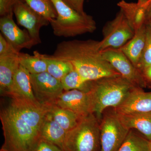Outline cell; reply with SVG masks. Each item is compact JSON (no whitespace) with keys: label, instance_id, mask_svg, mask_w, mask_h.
<instances>
[{"label":"cell","instance_id":"cell-13","mask_svg":"<svg viewBox=\"0 0 151 151\" xmlns=\"http://www.w3.org/2000/svg\"><path fill=\"white\" fill-rule=\"evenodd\" d=\"M9 97L37 106H42L37 100L33 92L30 74L20 64L14 76Z\"/></svg>","mask_w":151,"mask_h":151},{"label":"cell","instance_id":"cell-22","mask_svg":"<svg viewBox=\"0 0 151 151\" xmlns=\"http://www.w3.org/2000/svg\"><path fill=\"white\" fill-rule=\"evenodd\" d=\"M34 55L19 52L18 58L20 64L31 74L46 72L47 65L44 60L40 56L38 52H34Z\"/></svg>","mask_w":151,"mask_h":151},{"label":"cell","instance_id":"cell-32","mask_svg":"<svg viewBox=\"0 0 151 151\" xmlns=\"http://www.w3.org/2000/svg\"><path fill=\"white\" fill-rule=\"evenodd\" d=\"M147 6V7L146 11V22L151 20V1L148 3Z\"/></svg>","mask_w":151,"mask_h":151},{"label":"cell","instance_id":"cell-16","mask_svg":"<svg viewBox=\"0 0 151 151\" xmlns=\"http://www.w3.org/2000/svg\"><path fill=\"white\" fill-rule=\"evenodd\" d=\"M118 114L122 124L127 129L138 131L148 140L151 141V112Z\"/></svg>","mask_w":151,"mask_h":151},{"label":"cell","instance_id":"cell-29","mask_svg":"<svg viewBox=\"0 0 151 151\" xmlns=\"http://www.w3.org/2000/svg\"><path fill=\"white\" fill-rule=\"evenodd\" d=\"M14 51H16L15 50L9 43L3 35L0 34V56L5 55Z\"/></svg>","mask_w":151,"mask_h":151},{"label":"cell","instance_id":"cell-35","mask_svg":"<svg viewBox=\"0 0 151 151\" xmlns=\"http://www.w3.org/2000/svg\"><path fill=\"white\" fill-rule=\"evenodd\" d=\"M148 22H151V20L149 21H148Z\"/></svg>","mask_w":151,"mask_h":151},{"label":"cell","instance_id":"cell-20","mask_svg":"<svg viewBox=\"0 0 151 151\" xmlns=\"http://www.w3.org/2000/svg\"><path fill=\"white\" fill-rule=\"evenodd\" d=\"M49 113L66 132L75 128L82 117L73 111L60 108L56 105L50 108Z\"/></svg>","mask_w":151,"mask_h":151},{"label":"cell","instance_id":"cell-25","mask_svg":"<svg viewBox=\"0 0 151 151\" xmlns=\"http://www.w3.org/2000/svg\"><path fill=\"white\" fill-rule=\"evenodd\" d=\"M30 7L49 21L56 18L57 14L51 0H24Z\"/></svg>","mask_w":151,"mask_h":151},{"label":"cell","instance_id":"cell-7","mask_svg":"<svg viewBox=\"0 0 151 151\" xmlns=\"http://www.w3.org/2000/svg\"><path fill=\"white\" fill-rule=\"evenodd\" d=\"M135 32L120 10L115 17L107 22L103 28V38L100 41V50L103 51L109 48H121L134 37Z\"/></svg>","mask_w":151,"mask_h":151},{"label":"cell","instance_id":"cell-27","mask_svg":"<svg viewBox=\"0 0 151 151\" xmlns=\"http://www.w3.org/2000/svg\"><path fill=\"white\" fill-rule=\"evenodd\" d=\"M19 0H0V16H5L14 14V9Z\"/></svg>","mask_w":151,"mask_h":151},{"label":"cell","instance_id":"cell-6","mask_svg":"<svg viewBox=\"0 0 151 151\" xmlns=\"http://www.w3.org/2000/svg\"><path fill=\"white\" fill-rule=\"evenodd\" d=\"M101 151H118L130 130L122 124L113 108L103 112L100 121Z\"/></svg>","mask_w":151,"mask_h":151},{"label":"cell","instance_id":"cell-37","mask_svg":"<svg viewBox=\"0 0 151 151\" xmlns=\"http://www.w3.org/2000/svg\"><path fill=\"white\" fill-rule=\"evenodd\" d=\"M2 151V150H1V151Z\"/></svg>","mask_w":151,"mask_h":151},{"label":"cell","instance_id":"cell-4","mask_svg":"<svg viewBox=\"0 0 151 151\" xmlns=\"http://www.w3.org/2000/svg\"><path fill=\"white\" fill-rule=\"evenodd\" d=\"M57 17L50 22L53 34L59 37H74L94 32L97 24L93 17L78 12L63 0H51Z\"/></svg>","mask_w":151,"mask_h":151},{"label":"cell","instance_id":"cell-21","mask_svg":"<svg viewBox=\"0 0 151 151\" xmlns=\"http://www.w3.org/2000/svg\"><path fill=\"white\" fill-rule=\"evenodd\" d=\"M47 65V71L50 75L61 81L65 75L73 69L70 63L55 58L52 55L41 54L38 52Z\"/></svg>","mask_w":151,"mask_h":151},{"label":"cell","instance_id":"cell-23","mask_svg":"<svg viewBox=\"0 0 151 151\" xmlns=\"http://www.w3.org/2000/svg\"><path fill=\"white\" fill-rule=\"evenodd\" d=\"M64 91L78 89L85 92L92 90L93 81H88L73 69L61 80Z\"/></svg>","mask_w":151,"mask_h":151},{"label":"cell","instance_id":"cell-34","mask_svg":"<svg viewBox=\"0 0 151 151\" xmlns=\"http://www.w3.org/2000/svg\"><path fill=\"white\" fill-rule=\"evenodd\" d=\"M149 148H150V151H151V141H150V143H149Z\"/></svg>","mask_w":151,"mask_h":151},{"label":"cell","instance_id":"cell-36","mask_svg":"<svg viewBox=\"0 0 151 151\" xmlns=\"http://www.w3.org/2000/svg\"><path fill=\"white\" fill-rule=\"evenodd\" d=\"M151 1V0H150V1H149V2H150V1ZM149 2H148V3H149Z\"/></svg>","mask_w":151,"mask_h":151},{"label":"cell","instance_id":"cell-26","mask_svg":"<svg viewBox=\"0 0 151 151\" xmlns=\"http://www.w3.org/2000/svg\"><path fill=\"white\" fill-rule=\"evenodd\" d=\"M146 40L142 56L137 67L139 71L151 65V22L145 23Z\"/></svg>","mask_w":151,"mask_h":151},{"label":"cell","instance_id":"cell-9","mask_svg":"<svg viewBox=\"0 0 151 151\" xmlns=\"http://www.w3.org/2000/svg\"><path fill=\"white\" fill-rule=\"evenodd\" d=\"M103 56L127 81L136 87H145L141 73L120 48H109L102 51Z\"/></svg>","mask_w":151,"mask_h":151},{"label":"cell","instance_id":"cell-1","mask_svg":"<svg viewBox=\"0 0 151 151\" xmlns=\"http://www.w3.org/2000/svg\"><path fill=\"white\" fill-rule=\"evenodd\" d=\"M52 55L70 63L73 69L88 81L121 76L103 56L98 41H64L57 45Z\"/></svg>","mask_w":151,"mask_h":151},{"label":"cell","instance_id":"cell-31","mask_svg":"<svg viewBox=\"0 0 151 151\" xmlns=\"http://www.w3.org/2000/svg\"><path fill=\"white\" fill-rule=\"evenodd\" d=\"M145 86L151 87V65L140 71Z\"/></svg>","mask_w":151,"mask_h":151},{"label":"cell","instance_id":"cell-5","mask_svg":"<svg viewBox=\"0 0 151 151\" xmlns=\"http://www.w3.org/2000/svg\"><path fill=\"white\" fill-rule=\"evenodd\" d=\"M64 151H101L100 121L94 113L83 116L77 126L67 132Z\"/></svg>","mask_w":151,"mask_h":151},{"label":"cell","instance_id":"cell-17","mask_svg":"<svg viewBox=\"0 0 151 151\" xmlns=\"http://www.w3.org/2000/svg\"><path fill=\"white\" fill-rule=\"evenodd\" d=\"M146 40L145 24L135 32L134 35L121 49L133 65L137 68L145 48Z\"/></svg>","mask_w":151,"mask_h":151},{"label":"cell","instance_id":"cell-15","mask_svg":"<svg viewBox=\"0 0 151 151\" xmlns=\"http://www.w3.org/2000/svg\"><path fill=\"white\" fill-rule=\"evenodd\" d=\"M19 52L14 51L0 56V90L1 95L9 97L14 76L20 65Z\"/></svg>","mask_w":151,"mask_h":151},{"label":"cell","instance_id":"cell-28","mask_svg":"<svg viewBox=\"0 0 151 151\" xmlns=\"http://www.w3.org/2000/svg\"><path fill=\"white\" fill-rule=\"evenodd\" d=\"M35 151H64L58 146L44 140H41Z\"/></svg>","mask_w":151,"mask_h":151},{"label":"cell","instance_id":"cell-12","mask_svg":"<svg viewBox=\"0 0 151 151\" xmlns=\"http://www.w3.org/2000/svg\"><path fill=\"white\" fill-rule=\"evenodd\" d=\"M13 16V14L1 17V33L18 52L22 49H30L36 45L27 30H22L17 25Z\"/></svg>","mask_w":151,"mask_h":151},{"label":"cell","instance_id":"cell-8","mask_svg":"<svg viewBox=\"0 0 151 151\" xmlns=\"http://www.w3.org/2000/svg\"><path fill=\"white\" fill-rule=\"evenodd\" d=\"M33 92L36 99L42 106L50 108L57 101L64 90L61 81L47 71L31 74Z\"/></svg>","mask_w":151,"mask_h":151},{"label":"cell","instance_id":"cell-30","mask_svg":"<svg viewBox=\"0 0 151 151\" xmlns=\"http://www.w3.org/2000/svg\"><path fill=\"white\" fill-rule=\"evenodd\" d=\"M76 11L81 14H84L83 6L84 0H63Z\"/></svg>","mask_w":151,"mask_h":151},{"label":"cell","instance_id":"cell-18","mask_svg":"<svg viewBox=\"0 0 151 151\" xmlns=\"http://www.w3.org/2000/svg\"><path fill=\"white\" fill-rule=\"evenodd\" d=\"M66 133V131L52 119L48 112L41 127V139L54 144L63 150Z\"/></svg>","mask_w":151,"mask_h":151},{"label":"cell","instance_id":"cell-14","mask_svg":"<svg viewBox=\"0 0 151 151\" xmlns=\"http://www.w3.org/2000/svg\"><path fill=\"white\" fill-rule=\"evenodd\" d=\"M114 109L122 114L151 112V92H145L143 88L134 87L123 103Z\"/></svg>","mask_w":151,"mask_h":151},{"label":"cell","instance_id":"cell-19","mask_svg":"<svg viewBox=\"0 0 151 151\" xmlns=\"http://www.w3.org/2000/svg\"><path fill=\"white\" fill-rule=\"evenodd\" d=\"M135 32L139 29L146 22L147 5L138 3L128 2L122 0L117 4Z\"/></svg>","mask_w":151,"mask_h":151},{"label":"cell","instance_id":"cell-3","mask_svg":"<svg viewBox=\"0 0 151 151\" xmlns=\"http://www.w3.org/2000/svg\"><path fill=\"white\" fill-rule=\"evenodd\" d=\"M134 87L122 76H109L93 81L91 92L94 103L93 113L100 121L108 108H117Z\"/></svg>","mask_w":151,"mask_h":151},{"label":"cell","instance_id":"cell-2","mask_svg":"<svg viewBox=\"0 0 151 151\" xmlns=\"http://www.w3.org/2000/svg\"><path fill=\"white\" fill-rule=\"evenodd\" d=\"M0 119L4 142L1 150L35 151L40 142V132L22 117L10 101L2 108Z\"/></svg>","mask_w":151,"mask_h":151},{"label":"cell","instance_id":"cell-11","mask_svg":"<svg viewBox=\"0 0 151 151\" xmlns=\"http://www.w3.org/2000/svg\"><path fill=\"white\" fill-rule=\"evenodd\" d=\"M56 105L73 111L82 117L93 113L94 103L91 91L87 92L78 89L64 91Z\"/></svg>","mask_w":151,"mask_h":151},{"label":"cell","instance_id":"cell-24","mask_svg":"<svg viewBox=\"0 0 151 151\" xmlns=\"http://www.w3.org/2000/svg\"><path fill=\"white\" fill-rule=\"evenodd\" d=\"M149 143L139 132L130 129L118 151H150Z\"/></svg>","mask_w":151,"mask_h":151},{"label":"cell","instance_id":"cell-33","mask_svg":"<svg viewBox=\"0 0 151 151\" xmlns=\"http://www.w3.org/2000/svg\"><path fill=\"white\" fill-rule=\"evenodd\" d=\"M150 0H138V3L142 5H147Z\"/></svg>","mask_w":151,"mask_h":151},{"label":"cell","instance_id":"cell-10","mask_svg":"<svg viewBox=\"0 0 151 151\" xmlns=\"http://www.w3.org/2000/svg\"><path fill=\"white\" fill-rule=\"evenodd\" d=\"M18 23L26 29L36 45L41 43L40 35L43 27L50 24L45 17L34 11L24 0H19L14 9Z\"/></svg>","mask_w":151,"mask_h":151}]
</instances>
